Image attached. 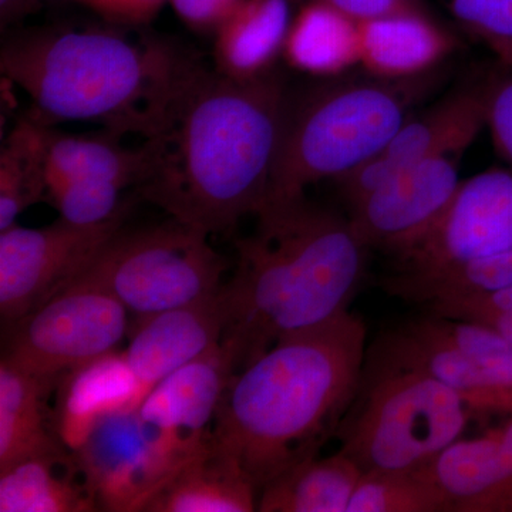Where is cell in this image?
Instances as JSON below:
<instances>
[{
	"mask_svg": "<svg viewBox=\"0 0 512 512\" xmlns=\"http://www.w3.org/2000/svg\"><path fill=\"white\" fill-rule=\"evenodd\" d=\"M288 87L278 72L237 80L198 64L170 123L143 143V200L170 218L227 234L264 207Z\"/></svg>",
	"mask_w": 512,
	"mask_h": 512,
	"instance_id": "1",
	"label": "cell"
},
{
	"mask_svg": "<svg viewBox=\"0 0 512 512\" xmlns=\"http://www.w3.org/2000/svg\"><path fill=\"white\" fill-rule=\"evenodd\" d=\"M235 241L222 285L221 346L244 369L286 338L349 311L366 274L367 247L349 217L308 198L265 204Z\"/></svg>",
	"mask_w": 512,
	"mask_h": 512,
	"instance_id": "2",
	"label": "cell"
},
{
	"mask_svg": "<svg viewBox=\"0 0 512 512\" xmlns=\"http://www.w3.org/2000/svg\"><path fill=\"white\" fill-rule=\"evenodd\" d=\"M366 340L365 322L348 311L275 343L232 377L212 434L258 494L336 437L359 392Z\"/></svg>",
	"mask_w": 512,
	"mask_h": 512,
	"instance_id": "3",
	"label": "cell"
},
{
	"mask_svg": "<svg viewBox=\"0 0 512 512\" xmlns=\"http://www.w3.org/2000/svg\"><path fill=\"white\" fill-rule=\"evenodd\" d=\"M113 26L33 29L5 39L0 70L28 94L30 117L47 127L100 124L144 141L164 130L202 60L164 37Z\"/></svg>",
	"mask_w": 512,
	"mask_h": 512,
	"instance_id": "4",
	"label": "cell"
},
{
	"mask_svg": "<svg viewBox=\"0 0 512 512\" xmlns=\"http://www.w3.org/2000/svg\"><path fill=\"white\" fill-rule=\"evenodd\" d=\"M426 76L342 74L299 93L288 90L265 204L305 197L311 185L338 181L365 164L409 119Z\"/></svg>",
	"mask_w": 512,
	"mask_h": 512,
	"instance_id": "5",
	"label": "cell"
},
{
	"mask_svg": "<svg viewBox=\"0 0 512 512\" xmlns=\"http://www.w3.org/2000/svg\"><path fill=\"white\" fill-rule=\"evenodd\" d=\"M471 412L461 394L433 377L365 363L336 439L362 473L421 470L463 437Z\"/></svg>",
	"mask_w": 512,
	"mask_h": 512,
	"instance_id": "6",
	"label": "cell"
},
{
	"mask_svg": "<svg viewBox=\"0 0 512 512\" xmlns=\"http://www.w3.org/2000/svg\"><path fill=\"white\" fill-rule=\"evenodd\" d=\"M225 271L227 261L210 235L170 218L121 228L76 281L111 293L137 319L217 295Z\"/></svg>",
	"mask_w": 512,
	"mask_h": 512,
	"instance_id": "7",
	"label": "cell"
},
{
	"mask_svg": "<svg viewBox=\"0 0 512 512\" xmlns=\"http://www.w3.org/2000/svg\"><path fill=\"white\" fill-rule=\"evenodd\" d=\"M126 306L99 286L74 281L10 325L3 359L40 379H60L113 352L128 332Z\"/></svg>",
	"mask_w": 512,
	"mask_h": 512,
	"instance_id": "8",
	"label": "cell"
},
{
	"mask_svg": "<svg viewBox=\"0 0 512 512\" xmlns=\"http://www.w3.org/2000/svg\"><path fill=\"white\" fill-rule=\"evenodd\" d=\"M127 210L99 225L59 218L42 228L0 231V316L13 325L73 284L126 224Z\"/></svg>",
	"mask_w": 512,
	"mask_h": 512,
	"instance_id": "9",
	"label": "cell"
},
{
	"mask_svg": "<svg viewBox=\"0 0 512 512\" xmlns=\"http://www.w3.org/2000/svg\"><path fill=\"white\" fill-rule=\"evenodd\" d=\"M512 248V167L461 181L453 200L416 242L392 256L393 271L484 258Z\"/></svg>",
	"mask_w": 512,
	"mask_h": 512,
	"instance_id": "10",
	"label": "cell"
},
{
	"mask_svg": "<svg viewBox=\"0 0 512 512\" xmlns=\"http://www.w3.org/2000/svg\"><path fill=\"white\" fill-rule=\"evenodd\" d=\"M73 456L100 511L143 512L180 466L138 410L101 421Z\"/></svg>",
	"mask_w": 512,
	"mask_h": 512,
	"instance_id": "11",
	"label": "cell"
},
{
	"mask_svg": "<svg viewBox=\"0 0 512 512\" xmlns=\"http://www.w3.org/2000/svg\"><path fill=\"white\" fill-rule=\"evenodd\" d=\"M460 183L456 157L433 158L392 175L350 204L349 218L367 247L394 256L439 220Z\"/></svg>",
	"mask_w": 512,
	"mask_h": 512,
	"instance_id": "12",
	"label": "cell"
},
{
	"mask_svg": "<svg viewBox=\"0 0 512 512\" xmlns=\"http://www.w3.org/2000/svg\"><path fill=\"white\" fill-rule=\"evenodd\" d=\"M484 127L481 84L450 94L421 116L404 121L375 156L338 180L340 191L353 204L406 168L437 157H456L476 141Z\"/></svg>",
	"mask_w": 512,
	"mask_h": 512,
	"instance_id": "13",
	"label": "cell"
},
{
	"mask_svg": "<svg viewBox=\"0 0 512 512\" xmlns=\"http://www.w3.org/2000/svg\"><path fill=\"white\" fill-rule=\"evenodd\" d=\"M235 373L231 357L217 346L157 383L137 407L141 419L178 464L211 436L222 397Z\"/></svg>",
	"mask_w": 512,
	"mask_h": 512,
	"instance_id": "14",
	"label": "cell"
},
{
	"mask_svg": "<svg viewBox=\"0 0 512 512\" xmlns=\"http://www.w3.org/2000/svg\"><path fill=\"white\" fill-rule=\"evenodd\" d=\"M366 363L433 377L461 394L474 412L512 413L510 396L443 335L433 313L384 333L367 350Z\"/></svg>",
	"mask_w": 512,
	"mask_h": 512,
	"instance_id": "15",
	"label": "cell"
},
{
	"mask_svg": "<svg viewBox=\"0 0 512 512\" xmlns=\"http://www.w3.org/2000/svg\"><path fill=\"white\" fill-rule=\"evenodd\" d=\"M224 328L218 292L204 301L137 318L124 355L148 393L171 373L220 346Z\"/></svg>",
	"mask_w": 512,
	"mask_h": 512,
	"instance_id": "16",
	"label": "cell"
},
{
	"mask_svg": "<svg viewBox=\"0 0 512 512\" xmlns=\"http://www.w3.org/2000/svg\"><path fill=\"white\" fill-rule=\"evenodd\" d=\"M56 393L57 434L72 453L101 421L137 409L147 394L119 349L64 375Z\"/></svg>",
	"mask_w": 512,
	"mask_h": 512,
	"instance_id": "17",
	"label": "cell"
},
{
	"mask_svg": "<svg viewBox=\"0 0 512 512\" xmlns=\"http://www.w3.org/2000/svg\"><path fill=\"white\" fill-rule=\"evenodd\" d=\"M258 490L214 434L175 468L143 512L258 511Z\"/></svg>",
	"mask_w": 512,
	"mask_h": 512,
	"instance_id": "18",
	"label": "cell"
},
{
	"mask_svg": "<svg viewBox=\"0 0 512 512\" xmlns=\"http://www.w3.org/2000/svg\"><path fill=\"white\" fill-rule=\"evenodd\" d=\"M359 36L360 64L387 80L426 76L454 49L450 33L423 8L359 20Z\"/></svg>",
	"mask_w": 512,
	"mask_h": 512,
	"instance_id": "19",
	"label": "cell"
},
{
	"mask_svg": "<svg viewBox=\"0 0 512 512\" xmlns=\"http://www.w3.org/2000/svg\"><path fill=\"white\" fill-rule=\"evenodd\" d=\"M296 5V0H242L215 32V70L237 80L256 79L275 70Z\"/></svg>",
	"mask_w": 512,
	"mask_h": 512,
	"instance_id": "20",
	"label": "cell"
},
{
	"mask_svg": "<svg viewBox=\"0 0 512 512\" xmlns=\"http://www.w3.org/2000/svg\"><path fill=\"white\" fill-rule=\"evenodd\" d=\"M423 471L446 495L451 512H512V476L493 431L457 440Z\"/></svg>",
	"mask_w": 512,
	"mask_h": 512,
	"instance_id": "21",
	"label": "cell"
},
{
	"mask_svg": "<svg viewBox=\"0 0 512 512\" xmlns=\"http://www.w3.org/2000/svg\"><path fill=\"white\" fill-rule=\"evenodd\" d=\"M57 383L0 362V470L19 461L67 450L57 434L49 397ZM70 451V450H69Z\"/></svg>",
	"mask_w": 512,
	"mask_h": 512,
	"instance_id": "22",
	"label": "cell"
},
{
	"mask_svg": "<svg viewBox=\"0 0 512 512\" xmlns=\"http://www.w3.org/2000/svg\"><path fill=\"white\" fill-rule=\"evenodd\" d=\"M99 504L72 451L26 458L0 470V512H93Z\"/></svg>",
	"mask_w": 512,
	"mask_h": 512,
	"instance_id": "23",
	"label": "cell"
},
{
	"mask_svg": "<svg viewBox=\"0 0 512 512\" xmlns=\"http://www.w3.org/2000/svg\"><path fill=\"white\" fill-rule=\"evenodd\" d=\"M282 57L316 79L342 76L360 64L359 20L323 0H305L293 16Z\"/></svg>",
	"mask_w": 512,
	"mask_h": 512,
	"instance_id": "24",
	"label": "cell"
},
{
	"mask_svg": "<svg viewBox=\"0 0 512 512\" xmlns=\"http://www.w3.org/2000/svg\"><path fill=\"white\" fill-rule=\"evenodd\" d=\"M120 137L76 136L50 130L47 144V188L67 181L137 187L147 170L144 146L124 147Z\"/></svg>",
	"mask_w": 512,
	"mask_h": 512,
	"instance_id": "25",
	"label": "cell"
},
{
	"mask_svg": "<svg viewBox=\"0 0 512 512\" xmlns=\"http://www.w3.org/2000/svg\"><path fill=\"white\" fill-rule=\"evenodd\" d=\"M362 470L342 451L315 457L262 488L259 512H348Z\"/></svg>",
	"mask_w": 512,
	"mask_h": 512,
	"instance_id": "26",
	"label": "cell"
},
{
	"mask_svg": "<svg viewBox=\"0 0 512 512\" xmlns=\"http://www.w3.org/2000/svg\"><path fill=\"white\" fill-rule=\"evenodd\" d=\"M382 285L390 295L424 306L511 288L512 248L470 261L430 266L416 271H393L383 279Z\"/></svg>",
	"mask_w": 512,
	"mask_h": 512,
	"instance_id": "27",
	"label": "cell"
},
{
	"mask_svg": "<svg viewBox=\"0 0 512 512\" xmlns=\"http://www.w3.org/2000/svg\"><path fill=\"white\" fill-rule=\"evenodd\" d=\"M53 127L23 117L0 151V231L47 194V144Z\"/></svg>",
	"mask_w": 512,
	"mask_h": 512,
	"instance_id": "28",
	"label": "cell"
},
{
	"mask_svg": "<svg viewBox=\"0 0 512 512\" xmlns=\"http://www.w3.org/2000/svg\"><path fill=\"white\" fill-rule=\"evenodd\" d=\"M348 512H451V507L421 468L363 473Z\"/></svg>",
	"mask_w": 512,
	"mask_h": 512,
	"instance_id": "29",
	"label": "cell"
},
{
	"mask_svg": "<svg viewBox=\"0 0 512 512\" xmlns=\"http://www.w3.org/2000/svg\"><path fill=\"white\" fill-rule=\"evenodd\" d=\"M451 13L484 43L498 64L512 69V0H448Z\"/></svg>",
	"mask_w": 512,
	"mask_h": 512,
	"instance_id": "30",
	"label": "cell"
},
{
	"mask_svg": "<svg viewBox=\"0 0 512 512\" xmlns=\"http://www.w3.org/2000/svg\"><path fill=\"white\" fill-rule=\"evenodd\" d=\"M430 313L487 326L512 342V286L498 291L447 299L427 306Z\"/></svg>",
	"mask_w": 512,
	"mask_h": 512,
	"instance_id": "31",
	"label": "cell"
},
{
	"mask_svg": "<svg viewBox=\"0 0 512 512\" xmlns=\"http://www.w3.org/2000/svg\"><path fill=\"white\" fill-rule=\"evenodd\" d=\"M485 126L495 150L512 167V69L498 64L497 73L481 84Z\"/></svg>",
	"mask_w": 512,
	"mask_h": 512,
	"instance_id": "32",
	"label": "cell"
},
{
	"mask_svg": "<svg viewBox=\"0 0 512 512\" xmlns=\"http://www.w3.org/2000/svg\"><path fill=\"white\" fill-rule=\"evenodd\" d=\"M92 9L107 23L138 28L151 22L168 0H72Z\"/></svg>",
	"mask_w": 512,
	"mask_h": 512,
	"instance_id": "33",
	"label": "cell"
},
{
	"mask_svg": "<svg viewBox=\"0 0 512 512\" xmlns=\"http://www.w3.org/2000/svg\"><path fill=\"white\" fill-rule=\"evenodd\" d=\"M241 2L242 0H168L175 15L187 28L214 35Z\"/></svg>",
	"mask_w": 512,
	"mask_h": 512,
	"instance_id": "34",
	"label": "cell"
},
{
	"mask_svg": "<svg viewBox=\"0 0 512 512\" xmlns=\"http://www.w3.org/2000/svg\"><path fill=\"white\" fill-rule=\"evenodd\" d=\"M301 5L305 0H296ZM356 20L377 18L400 10L423 8L419 0H323Z\"/></svg>",
	"mask_w": 512,
	"mask_h": 512,
	"instance_id": "35",
	"label": "cell"
},
{
	"mask_svg": "<svg viewBox=\"0 0 512 512\" xmlns=\"http://www.w3.org/2000/svg\"><path fill=\"white\" fill-rule=\"evenodd\" d=\"M40 0H0V25L2 29L28 18L39 9Z\"/></svg>",
	"mask_w": 512,
	"mask_h": 512,
	"instance_id": "36",
	"label": "cell"
}]
</instances>
